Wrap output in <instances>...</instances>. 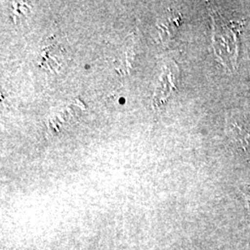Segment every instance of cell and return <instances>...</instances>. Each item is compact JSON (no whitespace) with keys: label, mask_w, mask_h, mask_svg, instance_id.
<instances>
[{"label":"cell","mask_w":250,"mask_h":250,"mask_svg":"<svg viewBox=\"0 0 250 250\" xmlns=\"http://www.w3.org/2000/svg\"><path fill=\"white\" fill-rule=\"evenodd\" d=\"M245 200H246V204L248 206V208H250V192L249 193H243Z\"/></svg>","instance_id":"7a4b0ae2"},{"label":"cell","mask_w":250,"mask_h":250,"mask_svg":"<svg viewBox=\"0 0 250 250\" xmlns=\"http://www.w3.org/2000/svg\"><path fill=\"white\" fill-rule=\"evenodd\" d=\"M226 129L228 130V134L232 136L233 140L243 148H247V146H250V134L247 130L244 128L243 125H239L235 120L228 119V125Z\"/></svg>","instance_id":"6da1fadb"}]
</instances>
